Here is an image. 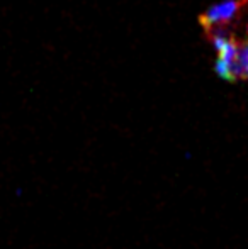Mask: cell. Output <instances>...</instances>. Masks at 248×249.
Masks as SVG:
<instances>
[{
  "mask_svg": "<svg viewBox=\"0 0 248 249\" xmlns=\"http://www.w3.org/2000/svg\"><path fill=\"white\" fill-rule=\"evenodd\" d=\"M242 2L240 0H223L216 5L209 7L201 16V24L208 33L216 29H225L236 17Z\"/></svg>",
  "mask_w": 248,
  "mask_h": 249,
  "instance_id": "cell-1",
  "label": "cell"
},
{
  "mask_svg": "<svg viewBox=\"0 0 248 249\" xmlns=\"http://www.w3.org/2000/svg\"><path fill=\"white\" fill-rule=\"evenodd\" d=\"M235 80H248V37L243 41H236L228 82H235Z\"/></svg>",
  "mask_w": 248,
  "mask_h": 249,
  "instance_id": "cell-2",
  "label": "cell"
}]
</instances>
